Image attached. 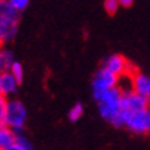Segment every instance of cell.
I'll return each mask as SVG.
<instances>
[{"label": "cell", "instance_id": "cell-12", "mask_svg": "<svg viewBox=\"0 0 150 150\" xmlns=\"http://www.w3.org/2000/svg\"><path fill=\"white\" fill-rule=\"evenodd\" d=\"M14 62H15V59H14L13 52L8 50H3L1 61H0V72H8Z\"/></svg>", "mask_w": 150, "mask_h": 150}, {"label": "cell", "instance_id": "cell-10", "mask_svg": "<svg viewBox=\"0 0 150 150\" xmlns=\"http://www.w3.org/2000/svg\"><path fill=\"white\" fill-rule=\"evenodd\" d=\"M0 17H11V18H19V11L10 0H0Z\"/></svg>", "mask_w": 150, "mask_h": 150}, {"label": "cell", "instance_id": "cell-1", "mask_svg": "<svg viewBox=\"0 0 150 150\" xmlns=\"http://www.w3.org/2000/svg\"><path fill=\"white\" fill-rule=\"evenodd\" d=\"M98 100V109L100 116L113 124V121L117 118L118 113L121 112V100H123V91L120 87H113L108 91H105L102 95L96 98Z\"/></svg>", "mask_w": 150, "mask_h": 150}, {"label": "cell", "instance_id": "cell-20", "mask_svg": "<svg viewBox=\"0 0 150 150\" xmlns=\"http://www.w3.org/2000/svg\"><path fill=\"white\" fill-rule=\"evenodd\" d=\"M146 98L149 99V102H150V83H149V86H147V90H146Z\"/></svg>", "mask_w": 150, "mask_h": 150}, {"label": "cell", "instance_id": "cell-22", "mask_svg": "<svg viewBox=\"0 0 150 150\" xmlns=\"http://www.w3.org/2000/svg\"><path fill=\"white\" fill-rule=\"evenodd\" d=\"M1 52H3V50L0 48V61H1Z\"/></svg>", "mask_w": 150, "mask_h": 150}, {"label": "cell", "instance_id": "cell-9", "mask_svg": "<svg viewBox=\"0 0 150 150\" xmlns=\"http://www.w3.org/2000/svg\"><path fill=\"white\" fill-rule=\"evenodd\" d=\"M15 141V131L7 124L0 125V150H8Z\"/></svg>", "mask_w": 150, "mask_h": 150}, {"label": "cell", "instance_id": "cell-21", "mask_svg": "<svg viewBox=\"0 0 150 150\" xmlns=\"http://www.w3.org/2000/svg\"><path fill=\"white\" fill-rule=\"evenodd\" d=\"M1 74H3V72H0V94H1Z\"/></svg>", "mask_w": 150, "mask_h": 150}, {"label": "cell", "instance_id": "cell-2", "mask_svg": "<svg viewBox=\"0 0 150 150\" xmlns=\"http://www.w3.org/2000/svg\"><path fill=\"white\" fill-rule=\"evenodd\" d=\"M118 84V76L114 74L113 72H110L108 68H102L96 72L95 77L92 80V92H94V98H98L102 95L105 91H108L113 87H117Z\"/></svg>", "mask_w": 150, "mask_h": 150}, {"label": "cell", "instance_id": "cell-11", "mask_svg": "<svg viewBox=\"0 0 150 150\" xmlns=\"http://www.w3.org/2000/svg\"><path fill=\"white\" fill-rule=\"evenodd\" d=\"M32 149V145L30 142L28 141L23 134H15V141L11 146H10L8 150H29Z\"/></svg>", "mask_w": 150, "mask_h": 150}, {"label": "cell", "instance_id": "cell-16", "mask_svg": "<svg viewBox=\"0 0 150 150\" xmlns=\"http://www.w3.org/2000/svg\"><path fill=\"white\" fill-rule=\"evenodd\" d=\"M118 7H121L118 0H105V10H106V13L110 14V15H113V14L117 13Z\"/></svg>", "mask_w": 150, "mask_h": 150}, {"label": "cell", "instance_id": "cell-5", "mask_svg": "<svg viewBox=\"0 0 150 150\" xmlns=\"http://www.w3.org/2000/svg\"><path fill=\"white\" fill-rule=\"evenodd\" d=\"M103 66L109 69L110 72H113L114 74H117L118 77L123 76V74H134L137 72L134 69V66L128 62V59H125L123 55L120 54H113L108 57L105 59Z\"/></svg>", "mask_w": 150, "mask_h": 150}, {"label": "cell", "instance_id": "cell-15", "mask_svg": "<svg viewBox=\"0 0 150 150\" xmlns=\"http://www.w3.org/2000/svg\"><path fill=\"white\" fill-rule=\"evenodd\" d=\"M7 102L8 98L3 94H0V125L6 124V110H7Z\"/></svg>", "mask_w": 150, "mask_h": 150}, {"label": "cell", "instance_id": "cell-4", "mask_svg": "<svg viewBox=\"0 0 150 150\" xmlns=\"http://www.w3.org/2000/svg\"><path fill=\"white\" fill-rule=\"evenodd\" d=\"M124 109L129 110L132 113H138V112H145L150 108V102L145 95L139 94L135 90L123 92V100H121Z\"/></svg>", "mask_w": 150, "mask_h": 150}, {"label": "cell", "instance_id": "cell-7", "mask_svg": "<svg viewBox=\"0 0 150 150\" xmlns=\"http://www.w3.org/2000/svg\"><path fill=\"white\" fill-rule=\"evenodd\" d=\"M125 128L134 134H138V135L147 134V131H146V110L132 113L125 123Z\"/></svg>", "mask_w": 150, "mask_h": 150}, {"label": "cell", "instance_id": "cell-13", "mask_svg": "<svg viewBox=\"0 0 150 150\" xmlns=\"http://www.w3.org/2000/svg\"><path fill=\"white\" fill-rule=\"evenodd\" d=\"M83 113H84V108H83V105L81 103H76L72 109L69 110L68 117H69L70 121H77L79 118L83 116Z\"/></svg>", "mask_w": 150, "mask_h": 150}, {"label": "cell", "instance_id": "cell-14", "mask_svg": "<svg viewBox=\"0 0 150 150\" xmlns=\"http://www.w3.org/2000/svg\"><path fill=\"white\" fill-rule=\"evenodd\" d=\"M8 72L11 73V74H13V76L17 79V80H18L19 84L22 83V80H23V68H22V65L19 64V62H17V61H15Z\"/></svg>", "mask_w": 150, "mask_h": 150}, {"label": "cell", "instance_id": "cell-6", "mask_svg": "<svg viewBox=\"0 0 150 150\" xmlns=\"http://www.w3.org/2000/svg\"><path fill=\"white\" fill-rule=\"evenodd\" d=\"M19 18L0 17V40L1 43H8L15 37L18 32Z\"/></svg>", "mask_w": 150, "mask_h": 150}, {"label": "cell", "instance_id": "cell-3", "mask_svg": "<svg viewBox=\"0 0 150 150\" xmlns=\"http://www.w3.org/2000/svg\"><path fill=\"white\" fill-rule=\"evenodd\" d=\"M26 109L19 100L8 99L7 110H6V124L13 129L23 128L26 121Z\"/></svg>", "mask_w": 150, "mask_h": 150}, {"label": "cell", "instance_id": "cell-19", "mask_svg": "<svg viewBox=\"0 0 150 150\" xmlns=\"http://www.w3.org/2000/svg\"><path fill=\"white\" fill-rule=\"evenodd\" d=\"M118 1H120V6H121V7H125V8H127V7H131L132 3H134V0H118Z\"/></svg>", "mask_w": 150, "mask_h": 150}, {"label": "cell", "instance_id": "cell-23", "mask_svg": "<svg viewBox=\"0 0 150 150\" xmlns=\"http://www.w3.org/2000/svg\"><path fill=\"white\" fill-rule=\"evenodd\" d=\"M0 44H1V40H0Z\"/></svg>", "mask_w": 150, "mask_h": 150}, {"label": "cell", "instance_id": "cell-8", "mask_svg": "<svg viewBox=\"0 0 150 150\" xmlns=\"http://www.w3.org/2000/svg\"><path fill=\"white\" fill-rule=\"evenodd\" d=\"M19 81L14 77L10 72H3L1 74V94L6 95L7 98L13 96L17 94V90H18Z\"/></svg>", "mask_w": 150, "mask_h": 150}, {"label": "cell", "instance_id": "cell-18", "mask_svg": "<svg viewBox=\"0 0 150 150\" xmlns=\"http://www.w3.org/2000/svg\"><path fill=\"white\" fill-rule=\"evenodd\" d=\"M146 131L150 134V108L146 110Z\"/></svg>", "mask_w": 150, "mask_h": 150}, {"label": "cell", "instance_id": "cell-17", "mask_svg": "<svg viewBox=\"0 0 150 150\" xmlns=\"http://www.w3.org/2000/svg\"><path fill=\"white\" fill-rule=\"evenodd\" d=\"M10 1H11V4H13L14 7L21 13L22 10H25L28 7V4H29V1H30V0H10Z\"/></svg>", "mask_w": 150, "mask_h": 150}]
</instances>
